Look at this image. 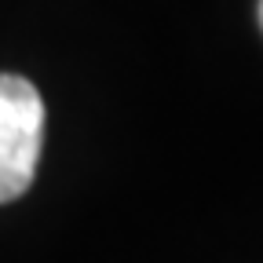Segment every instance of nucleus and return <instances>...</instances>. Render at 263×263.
<instances>
[{
    "instance_id": "f257e3e1",
    "label": "nucleus",
    "mask_w": 263,
    "mask_h": 263,
    "mask_svg": "<svg viewBox=\"0 0 263 263\" xmlns=\"http://www.w3.org/2000/svg\"><path fill=\"white\" fill-rule=\"evenodd\" d=\"M44 143L41 91L18 73H0V205L22 197L37 176Z\"/></svg>"
},
{
    "instance_id": "f03ea898",
    "label": "nucleus",
    "mask_w": 263,
    "mask_h": 263,
    "mask_svg": "<svg viewBox=\"0 0 263 263\" xmlns=\"http://www.w3.org/2000/svg\"><path fill=\"white\" fill-rule=\"evenodd\" d=\"M259 26H263V0H259Z\"/></svg>"
}]
</instances>
